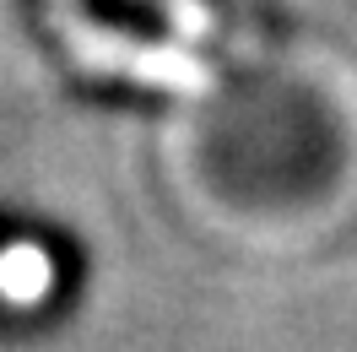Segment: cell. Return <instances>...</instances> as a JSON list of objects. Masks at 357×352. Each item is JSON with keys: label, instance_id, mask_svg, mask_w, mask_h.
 Listing matches in <instances>:
<instances>
[{"label": "cell", "instance_id": "obj_1", "mask_svg": "<svg viewBox=\"0 0 357 352\" xmlns=\"http://www.w3.org/2000/svg\"><path fill=\"white\" fill-rule=\"evenodd\" d=\"M54 282V265L38 244H11L6 255H0V293L11 298V304H38Z\"/></svg>", "mask_w": 357, "mask_h": 352}]
</instances>
